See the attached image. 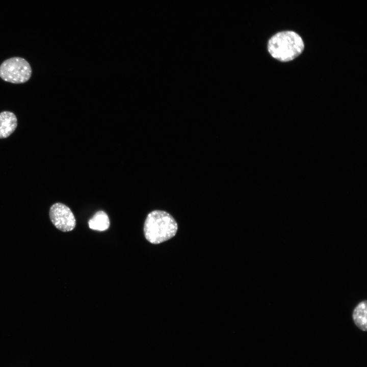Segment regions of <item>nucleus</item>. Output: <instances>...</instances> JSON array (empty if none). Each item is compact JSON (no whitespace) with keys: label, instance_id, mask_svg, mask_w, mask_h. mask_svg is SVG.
Returning a JSON list of instances; mask_svg holds the SVG:
<instances>
[{"label":"nucleus","instance_id":"423d86ee","mask_svg":"<svg viewBox=\"0 0 367 367\" xmlns=\"http://www.w3.org/2000/svg\"><path fill=\"white\" fill-rule=\"evenodd\" d=\"M352 319L356 326L363 331L367 330V301L357 304L352 312Z\"/></svg>","mask_w":367,"mask_h":367},{"label":"nucleus","instance_id":"39448f33","mask_svg":"<svg viewBox=\"0 0 367 367\" xmlns=\"http://www.w3.org/2000/svg\"><path fill=\"white\" fill-rule=\"evenodd\" d=\"M17 120L15 115L9 111L0 113V139L10 136L15 130Z\"/></svg>","mask_w":367,"mask_h":367},{"label":"nucleus","instance_id":"7ed1b4c3","mask_svg":"<svg viewBox=\"0 0 367 367\" xmlns=\"http://www.w3.org/2000/svg\"><path fill=\"white\" fill-rule=\"evenodd\" d=\"M31 75V67L22 58H9L0 65V77L7 82L23 84L29 80Z\"/></svg>","mask_w":367,"mask_h":367},{"label":"nucleus","instance_id":"f03ea898","mask_svg":"<svg viewBox=\"0 0 367 367\" xmlns=\"http://www.w3.org/2000/svg\"><path fill=\"white\" fill-rule=\"evenodd\" d=\"M304 44L297 33L284 31L274 35L269 40L268 49L275 59L287 62L294 60L303 51Z\"/></svg>","mask_w":367,"mask_h":367},{"label":"nucleus","instance_id":"f257e3e1","mask_svg":"<svg viewBox=\"0 0 367 367\" xmlns=\"http://www.w3.org/2000/svg\"><path fill=\"white\" fill-rule=\"evenodd\" d=\"M177 229V222L169 213L154 210L147 215L143 231L147 241L153 244H159L173 238Z\"/></svg>","mask_w":367,"mask_h":367},{"label":"nucleus","instance_id":"20e7f679","mask_svg":"<svg viewBox=\"0 0 367 367\" xmlns=\"http://www.w3.org/2000/svg\"><path fill=\"white\" fill-rule=\"evenodd\" d=\"M49 218L53 225L63 232L71 231L75 228L76 220L70 208L62 203L53 204L49 209Z\"/></svg>","mask_w":367,"mask_h":367},{"label":"nucleus","instance_id":"0eeeda50","mask_svg":"<svg viewBox=\"0 0 367 367\" xmlns=\"http://www.w3.org/2000/svg\"><path fill=\"white\" fill-rule=\"evenodd\" d=\"M88 225L91 229L99 231H105L110 227V219L107 213L99 211L89 220Z\"/></svg>","mask_w":367,"mask_h":367}]
</instances>
